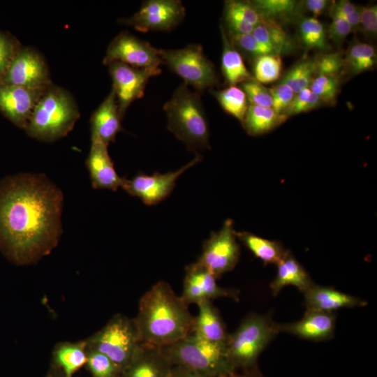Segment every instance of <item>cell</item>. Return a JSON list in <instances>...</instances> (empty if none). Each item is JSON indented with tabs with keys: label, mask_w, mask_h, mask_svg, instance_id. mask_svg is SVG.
Instances as JSON below:
<instances>
[{
	"label": "cell",
	"mask_w": 377,
	"mask_h": 377,
	"mask_svg": "<svg viewBox=\"0 0 377 377\" xmlns=\"http://www.w3.org/2000/svg\"><path fill=\"white\" fill-rule=\"evenodd\" d=\"M172 367L161 348L140 343L121 377H168Z\"/></svg>",
	"instance_id": "20"
},
{
	"label": "cell",
	"mask_w": 377,
	"mask_h": 377,
	"mask_svg": "<svg viewBox=\"0 0 377 377\" xmlns=\"http://www.w3.org/2000/svg\"><path fill=\"white\" fill-rule=\"evenodd\" d=\"M286 119L272 108L249 105L242 124L248 134L256 136L272 131Z\"/></svg>",
	"instance_id": "28"
},
{
	"label": "cell",
	"mask_w": 377,
	"mask_h": 377,
	"mask_svg": "<svg viewBox=\"0 0 377 377\" xmlns=\"http://www.w3.org/2000/svg\"><path fill=\"white\" fill-rule=\"evenodd\" d=\"M186 10L179 0H149L143 2L133 16L119 22L141 32L169 31L184 20Z\"/></svg>",
	"instance_id": "10"
},
{
	"label": "cell",
	"mask_w": 377,
	"mask_h": 377,
	"mask_svg": "<svg viewBox=\"0 0 377 377\" xmlns=\"http://www.w3.org/2000/svg\"><path fill=\"white\" fill-rule=\"evenodd\" d=\"M223 17L228 33L244 34L252 33L262 18L251 1H226Z\"/></svg>",
	"instance_id": "24"
},
{
	"label": "cell",
	"mask_w": 377,
	"mask_h": 377,
	"mask_svg": "<svg viewBox=\"0 0 377 377\" xmlns=\"http://www.w3.org/2000/svg\"><path fill=\"white\" fill-rule=\"evenodd\" d=\"M228 377H265L258 368V366L255 367L240 371H237Z\"/></svg>",
	"instance_id": "49"
},
{
	"label": "cell",
	"mask_w": 377,
	"mask_h": 377,
	"mask_svg": "<svg viewBox=\"0 0 377 377\" xmlns=\"http://www.w3.org/2000/svg\"><path fill=\"white\" fill-rule=\"evenodd\" d=\"M221 33L223 42L221 68L229 86H237L239 83L254 79L246 68L241 54L229 41L222 25Z\"/></svg>",
	"instance_id": "26"
},
{
	"label": "cell",
	"mask_w": 377,
	"mask_h": 377,
	"mask_svg": "<svg viewBox=\"0 0 377 377\" xmlns=\"http://www.w3.org/2000/svg\"><path fill=\"white\" fill-rule=\"evenodd\" d=\"M241 87L249 105L272 108V97L269 88L265 87L255 79L242 82Z\"/></svg>",
	"instance_id": "40"
},
{
	"label": "cell",
	"mask_w": 377,
	"mask_h": 377,
	"mask_svg": "<svg viewBox=\"0 0 377 377\" xmlns=\"http://www.w3.org/2000/svg\"><path fill=\"white\" fill-rule=\"evenodd\" d=\"M376 52L373 45L355 43L343 57V70L349 75H356L371 69L376 64Z\"/></svg>",
	"instance_id": "29"
},
{
	"label": "cell",
	"mask_w": 377,
	"mask_h": 377,
	"mask_svg": "<svg viewBox=\"0 0 377 377\" xmlns=\"http://www.w3.org/2000/svg\"><path fill=\"white\" fill-rule=\"evenodd\" d=\"M168 129L188 149H209V130L199 94L180 84L163 106Z\"/></svg>",
	"instance_id": "4"
},
{
	"label": "cell",
	"mask_w": 377,
	"mask_h": 377,
	"mask_svg": "<svg viewBox=\"0 0 377 377\" xmlns=\"http://www.w3.org/2000/svg\"><path fill=\"white\" fill-rule=\"evenodd\" d=\"M299 33L301 41L306 48L322 51L328 49L325 29L317 18H304L300 24Z\"/></svg>",
	"instance_id": "33"
},
{
	"label": "cell",
	"mask_w": 377,
	"mask_h": 377,
	"mask_svg": "<svg viewBox=\"0 0 377 377\" xmlns=\"http://www.w3.org/2000/svg\"><path fill=\"white\" fill-rule=\"evenodd\" d=\"M46 377H66V376L61 371L52 367Z\"/></svg>",
	"instance_id": "50"
},
{
	"label": "cell",
	"mask_w": 377,
	"mask_h": 377,
	"mask_svg": "<svg viewBox=\"0 0 377 377\" xmlns=\"http://www.w3.org/2000/svg\"><path fill=\"white\" fill-rule=\"evenodd\" d=\"M332 22L329 29V36L337 45H340L352 31L349 23L334 8L333 3L330 7Z\"/></svg>",
	"instance_id": "42"
},
{
	"label": "cell",
	"mask_w": 377,
	"mask_h": 377,
	"mask_svg": "<svg viewBox=\"0 0 377 377\" xmlns=\"http://www.w3.org/2000/svg\"><path fill=\"white\" fill-rule=\"evenodd\" d=\"M161 350L172 366L184 367L210 377H228L237 371L226 353L225 347L191 333L162 347Z\"/></svg>",
	"instance_id": "6"
},
{
	"label": "cell",
	"mask_w": 377,
	"mask_h": 377,
	"mask_svg": "<svg viewBox=\"0 0 377 377\" xmlns=\"http://www.w3.org/2000/svg\"><path fill=\"white\" fill-rule=\"evenodd\" d=\"M47 89L0 84V112L16 126L25 130L36 104Z\"/></svg>",
	"instance_id": "16"
},
{
	"label": "cell",
	"mask_w": 377,
	"mask_h": 377,
	"mask_svg": "<svg viewBox=\"0 0 377 377\" xmlns=\"http://www.w3.org/2000/svg\"><path fill=\"white\" fill-rule=\"evenodd\" d=\"M336 10L349 23L352 31L359 29L360 8L349 1L341 0L337 3L333 2Z\"/></svg>",
	"instance_id": "45"
},
{
	"label": "cell",
	"mask_w": 377,
	"mask_h": 377,
	"mask_svg": "<svg viewBox=\"0 0 377 377\" xmlns=\"http://www.w3.org/2000/svg\"><path fill=\"white\" fill-rule=\"evenodd\" d=\"M22 47L13 35L0 30V82Z\"/></svg>",
	"instance_id": "39"
},
{
	"label": "cell",
	"mask_w": 377,
	"mask_h": 377,
	"mask_svg": "<svg viewBox=\"0 0 377 377\" xmlns=\"http://www.w3.org/2000/svg\"><path fill=\"white\" fill-rule=\"evenodd\" d=\"M87 353V339L60 342L52 352V367L61 371L66 377H73L80 369L86 365Z\"/></svg>",
	"instance_id": "25"
},
{
	"label": "cell",
	"mask_w": 377,
	"mask_h": 377,
	"mask_svg": "<svg viewBox=\"0 0 377 377\" xmlns=\"http://www.w3.org/2000/svg\"><path fill=\"white\" fill-rule=\"evenodd\" d=\"M303 295L306 310L334 313L340 309L364 306L367 304L365 300L357 297L316 283L303 293Z\"/></svg>",
	"instance_id": "21"
},
{
	"label": "cell",
	"mask_w": 377,
	"mask_h": 377,
	"mask_svg": "<svg viewBox=\"0 0 377 377\" xmlns=\"http://www.w3.org/2000/svg\"><path fill=\"white\" fill-rule=\"evenodd\" d=\"M276 266V276L269 286L273 296L287 286H293L303 293L315 283L290 251Z\"/></svg>",
	"instance_id": "23"
},
{
	"label": "cell",
	"mask_w": 377,
	"mask_h": 377,
	"mask_svg": "<svg viewBox=\"0 0 377 377\" xmlns=\"http://www.w3.org/2000/svg\"><path fill=\"white\" fill-rule=\"evenodd\" d=\"M117 96L113 89L93 112L91 123V140H98L108 146L115 141L117 134L122 131Z\"/></svg>",
	"instance_id": "19"
},
{
	"label": "cell",
	"mask_w": 377,
	"mask_h": 377,
	"mask_svg": "<svg viewBox=\"0 0 377 377\" xmlns=\"http://www.w3.org/2000/svg\"><path fill=\"white\" fill-rule=\"evenodd\" d=\"M300 3V10L304 9L311 14L313 17L316 18L322 15L330 3V1L327 0H306Z\"/></svg>",
	"instance_id": "47"
},
{
	"label": "cell",
	"mask_w": 377,
	"mask_h": 377,
	"mask_svg": "<svg viewBox=\"0 0 377 377\" xmlns=\"http://www.w3.org/2000/svg\"><path fill=\"white\" fill-rule=\"evenodd\" d=\"M316 76L315 58H306L293 66L280 82L289 86L295 94H297L309 88Z\"/></svg>",
	"instance_id": "31"
},
{
	"label": "cell",
	"mask_w": 377,
	"mask_h": 377,
	"mask_svg": "<svg viewBox=\"0 0 377 377\" xmlns=\"http://www.w3.org/2000/svg\"><path fill=\"white\" fill-rule=\"evenodd\" d=\"M226 35L230 43L237 50L247 57L255 59L263 55L274 54L271 50L261 44L251 33L235 34L228 32Z\"/></svg>",
	"instance_id": "37"
},
{
	"label": "cell",
	"mask_w": 377,
	"mask_h": 377,
	"mask_svg": "<svg viewBox=\"0 0 377 377\" xmlns=\"http://www.w3.org/2000/svg\"><path fill=\"white\" fill-rule=\"evenodd\" d=\"M212 92L223 109L242 123L249 105L242 88L229 86L222 90Z\"/></svg>",
	"instance_id": "32"
},
{
	"label": "cell",
	"mask_w": 377,
	"mask_h": 377,
	"mask_svg": "<svg viewBox=\"0 0 377 377\" xmlns=\"http://www.w3.org/2000/svg\"><path fill=\"white\" fill-rule=\"evenodd\" d=\"M0 84L46 89L53 84L48 66L36 50L22 47Z\"/></svg>",
	"instance_id": "11"
},
{
	"label": "cell",
	"mask_w": 377,
	"mask_h": 377,
	"mask_svg": "<svg viewBox=\"0 0 377 377\" xmlns=\"http://www.w3.org/2000/svg\"><path fill=\"white\" fill-rule=\"evenodd\" d=\"M216 281L217 279L211 272L196 261L185 269L182 294L180 296L188 306L223 297L239 300V291L237 289L223 288Z\"/></svg>",
	"instance_id": "15"
},
{
	"label": "cell",
	"mask_w": 377,
	"mask_h": 377,
	"mask_svg": "<svg viewBox=\"0 0 377 377\" xmlns=\"http://www.w3.org/2000/svg\"><path fill=\"white\" fill-rule=\"evenodd\" d=\"M168 377H210L207 375L196 371L195 370L175 365L172 366Z\"/></svg>",
	"instance_id": "48"
},
{
	"label": "cell",
	"mask_w": 377,
	"mask_h": 377,
	"mask_svg": "<svg viewBox=\"0 0 377 377\" xmlns=\"http://www.w3.org/2000/svg\"><path fill=\"white\" fill-rule=\"evenodd\" d=\"M265 23L271 47L276 54H289L295 49L294 42L283 29L280 24L267 20H263Z\"/></svg>",
	"instance_id": "38"
},
{
	"label": "cell",
	"mask_w": 377,
	"mask_h": 377,
	"mask_svg": "<svg viewBox=\"0 0 377 377\" xmlns=\"http://www.w3.org/2000/svg\"><path fill=\"white\" fill-rule=\"evenodd\" d=\"M336 315L334 313L306 310L303 317L295 322L278 323L279 332H286L300 339L322 341L330 340L334 335Z\"/></svg>",
	"instance_id": "17"
},
{
	"label": "cell",
	"mask_w": 377,
	"mask_h": 377,
	"mask_svg": "<svg viewBox=\"0 0 377 377\" xmlns=\"http://www.w3.org/2000/svg\"><path fill=\"white\" fill-rule=\"evenodd\" d=\"M236 236L244 245L265 264L278 265L288 253L277 241L269 240L249 232H236Z\"/></svg>",
	"instance_id": "27"
},
{
	"label": "cell",
	"mask_w": 377,
	"mask_h": 377,
	"mask_svg": "<svg viewBox=\"0 0 377 377\" xmlns=\"http://www.w3.org/2000/svg\"><path fill=\"white\" fill-rule=\"evenodd\" d=\"M237 239L233 221L227 219L220 230L212 232L204 242L197 262L219 279L232 271L239 261L240 247Z\"/></svg>",
	"instance_id": "9"
},
{
	"label": "cell",
	"mask_w": 377,
	"mask_h": 377,
	"mask_svg": "<svg viewBox=\"0 0 377 377\" xmlns=\"http://www.w3.org/2000/svg\"><path fill=\"white\" fill-rule=\"evenodd\" d=\"M161 63L198 91L215 87L219 78L214 64L199 44L177 50L158 49Z\"/></svg>",
	"instance_id": "8"
},
{
	"label": "cell",
	"mask_w": 377,
	"mask_h": 377,
	"mask_svg": "<svg viewBox=\"0 0 377 377\" xmlns=\"http://www.w3.org/2000/svg\"><path fill=\"white\" fill-rule=\"evenodd\" d=\"M86 165L94 188L117 191L121 187L124 177L117 173L108 146L101 141L91 140Z\"/></svg>",
	"instance_id": "18"
},
{
	"label": "cell",
	"mask_w": 377,
	"mask_h": 377,
	"mask_svg": "<svg viewBox=\"0 0 377 377\" xmlns=\"http://www.w3.org/2000/svg\"><path fill=\"white\" fill-rule=\"evenodd\" d=\"M86 365L92 377H121V370L108 357L89 346Z\"/></svg>",
	"instance_id": "36"
},
{
	"label": "cell",
	"mask_w": 377,
	"mask_h": 377,
	"mask_svg": "<svg viewBox=\"0 0 377 377\" xmlns=\"http://www.w3.org/2000/svg\"><path fill=\"white\" fill-rule=\"evenodd\" d=\"M87 341L89 348L108 357L121 372L131 362L141 343L133 319L120 313Z\"/></svg>",
	"instance_id": "7"
},
{
	"label": "cell",
	"mask_w": 377,
	"mask_h": 377,
	"mask_svg": "<svg viewBox=\"0 0 377 377\" xmlns=\"http://www.w3.org/2000/svg\"><path fill=\"white\" fill-rule=\"evenodd\" d=\"M198 314L193 317L191 334L214 344L225 347L228 333L219 311L212 302L198 304Z\"/></svg>",
	"instance_id": "22"
},
{
	"label": "cell",
	"mask_w": 377,
	"mask_h": 377,
	"mask_svg": "<svg viewBox=\"0 0 377 377\" xmlns=\"http://www.w3.org/2000/svg\"><path fill=\"white\" fill-rule=\"evenodd\" d=\"M311 92L308 88L295 94L283 115L288 119L290 116L309 111V103Z\"/></svg>",
	"instance_id": "46"
},
{
	"label": "cell",
	"mask_w": 377,
	"mask_h": 377,
	"mask_svg": "<svg viewBox=\"0 0 377 377\" xmlns=\"http://www.w3.org/2000/svg\"><path fill=\"white\" fill-rule=\"evenodd\" d=\"M359 29L368 38H374L377 33V6H367L360 8Z\"/></svg>",
	"instance_id": "44"
},
{
	"label": "cell",
	"mask_w": 377,
	"mask_h": 377,
	"mask_svg": "<svg viewBox=\"0 0 377 377\" xmlns=\"http://www.w3.org/2000/svg\"><path fill=\"white\" fill-rule=\"evenodd\" d=\"M251 2L263 20L277 23L279 20L293 17L300 10V3L293 0H256Z\"/></svg>",
	"instance_id": "30"
},
{
	"label": "cell",
	"mask_w": 377,
	"mask_h": 377,
	"mask_svg": "<svg viewBox=\"0 0 377 377\" xmlns=\"http://www.w3.org/2000/svg\"><path fill=\"white\" fill-rule=\"evenodd\" d=\"M193 317L170 285L159 281L141 297L133 319L141 343L162 348L187 336Z\"/></svg>",
	"instance_id": "2"
},
{
	"label": "cell",
	"mask_w": 377,
	"mask_h": 377,
	"mask_svg": "<svg viewBox=\"0 0 377 377\" xmlns=\"http://www.w3.org/2000/svg\"><path fill=\"white\" fill-rule=\"evenodd\" d=\"M80 117L71 93L53 84L36 104L25 131L36 140L54 142L66 136Z\"/></svg>",
	"instance_id": "3"
},
{
	"label": "cell",
	"mask_w": 377,
	"mask_h": 377,
	"mask_svg": "<svg viewBox=\"0 0 377 377\" xmlns=\"http://www.w3.org/2000/svg\"><path fill=\"white\" fill-rule=\"evenodd\" d=\"M278 323L269 314L250 313L228 334L226 353L236 371L258 366L259 356L279 334Z\"/></svg>",
	"instance_id": "5"
},
{
	"label": "cell",
	"mask_w": 377,
	"mask_h": 377,
	"mask_svg": "<svg viewBox=\"0 0 377 377\" xmlns=\"http://www.w3.org/2000/svg\"><path fill=\"white\" fill-rule=\"evenodd\" d=\"M201 160L202 156L196 153L191 162L176 171L164 174L154 172L151 175L140 172L130 179L124 177L121 188L128 194L139 198L147 205H157L170 194L179 177Z\"/></svg>",
	"instance_id": "12"
},
{
	"label": "cell",
	"mask_w": 377,
	"mask_h": 377,
	"mask_svg": "<svg viewBox=\"0 0 377 377\" xmlns=\"http://www.w3.org/2000/svg\"><path fill=\"white\" fill-rule=\"evenodd\" d=\"M281 70L282 60L280 55H263L254 59L253 76L261 84L270 83L280 77Z\"/></svg>",
	"instance_id": "34"
},
{
	"label": "cell",
	"mask_w": 377,
	"mask_h": 377,
	"mask_svg": "<svg viewBox=\"0 0 377 377\" xmlns=\"http://www.w3.org/2000/svg\"><path fill=\"white\" fill-rule=\"evenodd\" d=\"M340 82L339 75H318L309 89L320 98L323 104L334 105L340 91Z\"/></svg>",
	"instance_id": "35"
},
{
	"label": "cell",
	"mask_w": 377,
	"mask_h": 377,
	"mask_svg": "<svg viewBox=\"0 0 377 377\" xmlns=\"http://www.w3.org/2000/svg\"><path fill=\"white\" fill-rule=\"evenodd\" d=\"M119 110L123 118L129 105L144 96L149 80L161 73L158 68H138L120 61L108 64Z\"/></svg>",
	"instance_id": "13"
},
{
	"label": "cell",
	"mask_w": 377,
	"mask_h": 377,
	"mask_svg": "<svg viewBox=\"0 0 377 377\" xmlns=\"http://www.w3.org/2000/svg\"><path fill=\"white\" fill-rule=\"evenodd\" d=\"M64 197L42 174L0 181V252L17 265L37 262L57 245Z\"/></svg>",
	"instance_id": "1"
},
{
	"label": "cell",
	"mask_w": 377,
	"mask_h": 377,
	"mask_svg": "<svg viewBox=\"0 0 377 377\" xmlns=\"http://www.w3.org/2000/svg\"><path fill=\"white\" fill-rule=\"evenodd\" d=\"M269 90L272 97V108L277 114L283 115L295 94L289 86L281 82L269 88Z\"/></svg>",
	"instance_id": "43"
},
{
	"label": "cell",
	"mask_w": 377,
	"mask_h": 377,
	"mask_svg": "<svg viewBox=\"0 0 377 377\" xmlns=\"http://www.w3.org/2000/svg\"><path fill=\"white\" fill-rule=\"evenodd\" d=\"M120 61L134 68H158V49L127 31L121 32L108 45L103 62Z\"/></svg>",
	"instance_id": "14"
},
{
	"label": "cell",
	"mask_w": 377,
	"mask_h": 377,
	"mask_svg": "<svg viewBox=\"0 0 377 377\" xmlns=\"http://www.w3.org/2000/svg\"><path fill=\"white\" fill-rule=\"evenodd\" d=\"M316 75H339L343 70V57L341 52L327 53L315 58Z\"/></svg>",
	"instance_id": "41"
}]
</instances>
